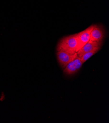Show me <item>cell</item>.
I'll use <instances>...</instances> for the list:
<instances>
[{
  "mask_svg": "<svg viewBox=\"0 0 109 123\" xmlns=\"http://www.w3.org/2000/svg\"><path fill=\"white\" fill-rule=\"evenodd\" d=\"M77 33H76L65 36L60 40L57 44V51H63L74 54L77 52Z\"/></svg>",
  "mask_w": 109,
  "mask_h": 123,
  "instance_id": "cell-1",
  "label": "cell"
},
{
  "mask_svg": "<svg viewBox=\"0 0 109 123\" xmlns=\"http://www.w3.org/2000/svg\"><path fill=\"white\" fill-rule=\"evenodd\" d=\"M58 62L61 67L64 69L70 62L78 55L77 53L71 54L63 51H59L56 53Z\"/></svg>",
  "mask_w": 109,
  "mask_h": 123,
  "instance_id": "cell-2",
  "label": "cell"
},
{
  "mask_svg": "<svg viewBox=\"0 0 109 123\" xmlns=\"http://www.w3.org/2000/svg\"><path fill=\"white\" fill-rule=\"evenodd\" d=\"M83 63L77 55L63 69V72L67 75H71L76 73L82 67Z\"/></svg>",
  "mask_w": 109,
  "mask_h": 123,
  "instance_id": "cell-3",
  "label": "cell"
},
{
  "mask_svg": "<svg viewBox=\"0 0 109 123\" xmlns=\"http://www.w3.org/2000/svg\"><path fill=\"white\" fill-rule=\"evenodd\" d=\"M93 27L94 25L90 26L86 29L77 33L78 46L77 52L90 40L91 32Z\"/></svg>",
  "mask_w": 109,
  "mask_h": 123,
  "instance_id": "cell-4",
  "label": "cell"
},
{
  "mask_svg": "<svg viewBox=\"0 0 109 123\" xmlns=\"http://www.w3.org/2000/svg\"><path fill=\"white\" fill-rule=\"evenodd\" d=\"M105 30L101 25H94L91 32L90 40L102 43L105 37Z\"/></svg>",
  "mask_w": 109,
  "mask_h": 123,
  "instance_id": "cell-5",
  "label": "cell"
},
{
  "mask_svg": "<svg viewBox=\"0 0 109 123\" xmlns=\"http://www.w3.org/2000/svg\"><path fill=\"white\" fill-rule=\"evenodd\" d=\"M102 44V43L90 40L87 44L83 46L80 50H79L76 52L77 55L79 57H80L83 54L87 52H91L96 48L101 47Z\"/></svg>",
  "mask_w": 109,
  "mask_h": 123,
  "instance_id": "cell-6",
  "label": "cell"
},
{
  "mask_svg": "<svg viewBox=\"0 0 109 123\" xmlns=\"http://www.w3.org/2000/svg\"><path fill=\"white\" fill-rule=\"evenodd\" d=\"M100 48H101V47L96 48L95 49H94V50H93L92 51L85 53V54H83L81 56H80L79 57L80 58V60L82 61L83 64L87 60H88L90 58H91L92 56L97 52H98L100 50Z\"/></svg>",
  "mask_w": 109,
  "mask_h": 123,
  "instance_id": "cell-7",
  "label": "cell"
}]
</instances>
